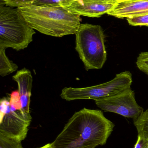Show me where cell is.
I'll return each mask as SVG.
<instances>
[{"label": "cell", "mask_w": 148, "mask_h": 148, "mask_svg": "<svg viewBox=\"0 0 148 148\" xmlns=\"http://www.w3.org/2000/svg\"><path fill=\"white\" fill-rule=\"evenodd\" d=\"M134 123L138 135L148 140V110L144 111L138 118L134 120Z\"/></svg>", "instance_id": "cell-12"}, {"label": "cell", "mask_w": 148, "mask_h": 148, "mask_svg": "<svg viewBox=\"0 0 148 148\" xmlns=\"http://www.w3.org/2000/svg\"><path fill=\"white\" fill-rule=\"evenodd\" d=\"M146 148H148V145L147 146V147H146Z\"/></svg>", "instance_id": "cell-22"}, {"label": "cell", "mask_w": 148, "mask_h": 148, "mask_svg": "<svg viewBox=\"0 0 148 148\" xmlns=\"http://www.w3.org/2000/svg\"><path fill=\"white\" fill-rule=\"evenodd\" d=\"M6 49L0 48V75L4 77L15 72L18 66L8 59L6 53Z\"/></svg>", "instance_id": "cell-11"}, {"label": "cell", "mask_w": 148, "mask_h": 148, "mask_svg": "<svg viewBox=\"0 0 148 148\" xmlns=\"http://www.w3.org/2000/svg\"><path fill=\"white\" fill-rule=\"evenodd\" d=\"M30 0H1V2L2 3L6 6L10 7H18L25 5Z\"/></svg>", "instance_id": "cell-18"}, {"label": "cell", "mask_w": 148, "mask_h": 148, "mask_svg": "<svg viewBox=\"0 0 148 148\" xmlns=\"http://www.w3.org/2000/svg\"><path fill=\"white\" fill-rule=\"evenodd\" d=\"M35 34L18 9L0 4V48L17 51L28 47Z\"/></svg>", "instance_id": "cell-3"}, {"label": "cell", "mask_w": 148, "mask_h": 148, "mask_svg": "<svg viewBox=\"0 0 148 148\" xmlns=\"http://www.w3.org/2000/svg\"><path fill=\"white\" fill-rule=\"evenodd\" d=\"M112 1H115L117 2H121L131 1H139V0H112Z\"/></svg>", "instance_id": "cell-20"}, {"label": "cell", "mask_w": 148, "mask_h": 148, "mask_svg": "<svg viewBox=\"0 0 148 148\" xmlns=\"http://www.w3.org/2000/svg\"><path fill=\"white\" fill-rule=\"evenodd\" d=\"M94 101L97 107L105 112L116 113L134 120L144 112L143 108L136 102L134 91L131 88L113 96Z\"/></svg>", "instance_id": "cell-6"}, {"label": "cell", "mask_w": 148, "mask_h": 148, "mask_svg": "<svg viewBox=\"0 0 148 148\" xmlns=\"http://www.w3.org/2000/svg\"><path fill=\"white\" fill-rule=\"evenodd\" d=\"M129 24L133 26L148 27V14L127 18Z\"/></svg>", "instance_id": "cell-16"}, {"label": "cell", "mask_w": 148, "mask_h": 148, "mask_svg": "<svg viewBox=\"0 0 148 148\" xmlns=\"http://www.w3.org/2000/svg\"><path fill=\"white\" fill-rule=\"evenodd\" d=\"M13 79L18 84V91L22 103L21 111L23 113H29L33 82L32 74L28 69L23 68L17 71L13 76Z\"/></svg>", "instance_id": "cell-10"}, {"label": "cell", "mask_w": 148, "mask_h": 148, "mask_svg": "<svg viewBox=\"0 0 148 148\" xmlns=\"http://www.w3.org/2000/svg\"><path fill=\"white\" fill-rule=\"evenodd\" d=\"M115 125L101 110L76 112L51 143L53 148H95L107 143Z\"/></svg>", "instance_id": "cell-1"}, {"label": "cell", "mask_w": 148, "mask_h": 148, "mask_svg": "<svg viewBox=\"0 0 148 148\" xmlns=\"http://www.w3.org/2000/svg\"><path fill=\"white\" fill-rule=\"evenodd\" d=\"M10 105L11 110H21L22 103L21 97L18 90L14 91L11 93L10 99Z\"/></svg>", "instance_id": "cell-15"}, {"label": "cell", "mask_w": 148, "mask_h": 148, "mask_svg": "<svg viewBox=\"0 0 148 148\" xmlns=\"http://www.w3.org/2000/svg\"><path fill=\"white\" fill-rule=\"evenodd\" d=\"M38 148H53L51 146V143H48V144H46L44 145L43 147H41Z\"/></svg>", "instance_id": "cell-21"}, {"label": "cell", "mask_w": 148, "mask_h": 148, "mask_svg": "<svg viewBox=\"0 0 148 148\" xmlns=\"http://www.w3.org/2000/svg\"><path fill=\"white\" fill-rule=\"evenodd\" d=\"M76 34V51L87 71L102 68L107 59L105 36L100 25L81 24Z\"/></svg>", "instance_id": "cell-4"}, {"label": "cell", "mask_w": 148, "mask_h": 148, "mask_svg": "<svg viewBox=\"0 0 148 148\" xmlns=\"http://www.w3.org/2000/svg\"><path fill=\"white\" fill-rule=\"evenodd\" d=\"M117 3L112 0H73L63 7L80 16L99 17L107 14Z\"/></svg>", "instance_id": "cell-8"}, {"label": "cell", "mask_w": 148, "mask_h": 148, "mask_svg": "<svg viewBox=\"0 0 148 148\" xmlns=\"http://www.w3.org/2000/svg\"><path fill=\"white\" fill-rule=\"evenodd\" d=\"M17 8L31 27L50 36L75 34L81 24V16L62 6L24 5Z\"/></svg>", "instance_id": "cell-2"}, {"label": "cell", "mask_w": 148, "mask_h": 148, "mask_svg": "<svg viewBox=\"0 0 148 148\" xmlns=\"http://www.w3.org/2000/svg\"><path fill=\"white\" fill-rule=\"evenodd\" d=\"M31 121L30 113L12 110L9 105L5 114L1 117L0 134L21 142L27 136Z\"/></svg>", "instance_id": "cell-7"}, {"label": "cell", "mask_w": 148, "mask_h": 148, "mask_svg": "<svg viewBox=\"0 0 148 148\" xmlns=\"http://www.w3.org/2000/svg\"><path fill=\"white\" fill-rule=\"evenodd\" d=\"M148 14V0L118 2L107 14L118 18H127Z\"/></svg>", "instance_id": "cell-9"}, {"label": "cell", "mask_w": 148, "mask_h": 148, "mask_svg": "<svg viewBox=\"0 0 148 148\" xmlns=\"http://www.w3.org/2000/svg\"><path fill=\"white\" fill-rule=\"evenodd\" d=\"M132 82V74L125 71L116 75L111 81L101 84L83 88H64L61 96L67 101L107 98L131 88Z\"/></svg>", "instance_id": "cell-5"}, {"label": "cell", "mask_w": 148, "mask_h": 148, "mask_svg": "<svg viewBox=\"0 0 148 148\" xmlns=\"http://www.w3.org/2000/svg\"><path fill=\"white\" fill-rule=\"evenodd\" d=\"M72 1L73 0H30L25 5H32L39 7H63Z\"/></svg>", "instance_id": "cell-13"}, {"label": "cell", "mask_w": 148, "mask_h": 148, "mask_svg": "<svg viewBox=\"0 0 148 148\" xmlns=\"http://www.w3.org/2000/svg\"><path fill=\"white\" fill-rule=\"evenodd\" d=\"M148 145V140L138 135V139L134 148H146Z\"/></svg>", "instance_id": "cell-19"}, {"label": "cell", "mask_w": 148, "mask_h": 148, "mask_svg": "<svg viewBox=\"0 0 148 148\" xmlns=\"http://www.w3.org/2000/svg\"><path fill=\"white\" fill-rule=\"evenodd\" d=\"M0 148H23L21 142L0 134Z\"/></svg>", "instance_id": "cell-14"}, {"label": "cell", "mask_w": 148, "mask_h": 148, "mask_svg": "<svg viewBox=\"0 0 148 148\" xmlns=\"http://www.w3.org/2000/svg\"><path fill=\"white\" fill-rule=\"evenodd\" d=\"M139 69L148 75V52H142L138 61Z\"/></svg>", "instance_id": "cell-17"}]
</instances>
